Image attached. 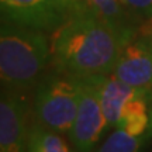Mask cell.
<instances>
[{
    "label": "cell",
    "mask_w": 152,
    "mask_h": 152,
    "mask_svg": "<svg viewBox=\"0 0 152 152\" xmlns=\"http://www.w3.org/2000/svg\"><path fill=\"white\" fill-rule=\"evenodd\" d=\"M128 41L93 11L75 14L52 37V65L76 79L111 75Z\"/></svg>",
    "instance_id": "6da1fadb"
},
{
    "label": "cell",
    "mask_w": 152,
    "mask_h": 152,
    "mask_svg": "<svg viewBox=\"0 0 152 152\" xmlns=\"http://www.w3.org/2000/svg\"><path fill=\"white\" fill-rule=\"evenodd\" d=\"M52 62V47L44 31L1 16L0 76L1 86L27 93L35 89Z\"/></svg>",
    "instance_id": "7a4b0ae2"
},
{
    "label": "cell",
    "mask_w": 152,
    "mask_h": 152,
    "mask_svg": "<svg viewBox=\"0 0 152 152\" xmlns=\"http://www.w3.org/2000/svg\"><path fill=\"white\" fill-rule=\"evenodd\" d=\"M34 90L35 121L59 134H68L77 113L80 79L54 69L39 79Z\"/></svg>",
    "instance_id": "3957f363"
},
{
    "label": "cell",
    "mask_w": 152,
    "mask_h": 152,
    "mask_svg": "<svg viewBox=\"0 0 152 152\" xmlns=\"http://www.w3.org/2000/svg\"><path fill=\"white\" fill-rule=\"evenodd\" d=\"M110 128L97 92L92 83L80 79V96L75 121L68 132L76 152H93L100 138Z\"/></svg>",
    "instance_id": "277c9868"
},
{
    "label": "cell",
    "mask_w": 152,
    "mask_h": 152,
    "mask_svg": "<svg viewBox=\"0 0 152 152\" xmlns=\"http://www.w3.org/2000/svg\"><path fill=\"white\" fill-rule=\"evenodd\" d=\"M26 93L1 86L0 152H27L30 128Z\"/></svg>",
    "instance_id": "5b68a950"
},
{
    "label": "cell",
    "mask_w": 152,
    "mask_h": 152,
    "mask_svg": "<svg viewBox=\"0 0 152 152\" xmlns=\"http://www.w3.org/2000/svg\"><path fill=\"white\" fill-rule=\"evenodd\" d=\"M1 16L18 24L55 33L69 20L58 0H0Z\"/></svg>",
    "instance_id": "8992f818"
},
{
    "label": "cell",
    "mask_w": 152,
    "mask_h": 152,
    "mask_svg": "<svg viewBox=\"0 0 152 152\" xmlns=\"http://www.w3.org/2000/svg\"><path fill=\"white\" fill-rule=\"evenodd\" d=\"M111 75L135 89L152 92V42L149 35L137 34L125 44Z\"/></svg>",
    "instance_id": "52a82bcc"
},
{
    "label": "cell",
    "mask_w": 152,
    "mask_h": 152,
    "mask_svg": "<svg viewBox=\"0 0 152 152\" xmlns=\"http://www.w3.org/2000/svg\"><path fill=\"white\" fill-rule=\"evenodd\" d=\"M83 80L92 83L93 87L96 89L103 113L109 121V125L114 128L118 124L121 111L127 102H130L131 99L137 97V96H141L144 93H148L147 90H140V89L127 85L113 75L94 76V77H89Z\"/></svg>",
    "instance_id": "ba28073f"
},
{
    "label": "cell",
    "mask_w": 152,
    "mask_h": 152,
    "mask_svg": "<svg viewBox=\"0 0 152 152\" xmlns=\"http://www.w3.org/2000/svg\"><path fill=\"white\" fill-rule=\"evenodd\" d=\"M87 3L96 16L118 30L125 38L132 39L140 34L144 20L132 13L121 0H87Z\"/></svg>",
    "instance_id": "9c48e42d"
},
{
    "label": "cell",
    "mask_w": 152,
    "mask_h": 152,
    "mask_svg": "<svg viewBox=\"0 0 152 152\" xmlns=\"http://www.w3.org/2000/svg\"><path fill=\"white\" fill-rule=\"evenodd\" d=\"M151 107L152 92L131 99L130 102H127L121 111L118 124L115 128H120L134 137L147 134L151 125Z\"/></svg>",
    "instance_id": "30bf717a"
},
{
    "label": "cell",
    "mask_w": 152,
    "mask_h": 152,
    "mask_svg": "<svg viewBox=\"0 0 152 152\" xmlns=\"http://www.w3.org/2000/svg\"><path fill=\"white\" fill-rule=\"evenodd\" d=\"M27 152H72L59 132L44 127L39 123L31 124Z\"/></svg>",
    "instance_id": "8fae6325"
},
{
    "label": "cell",
    "mask_w": 152,
    "mask_h": 152,
    "mask_svg": "<svg viewBox=\"0 0 152 152\" xmlns=\"http://www.w3.org/2000/svg\"><path fill=\"white\" fill-rule=\"evenodd\" d=\"M152 138V131L148 130L147 134L134 137L127 134L125 131L115 128L104 142L93 152H141Z\"/></svg>",
    "instance_id": "7c38bea8"
},
{
    "label": "cell",
    "mask_w": 152,
    "mask_h": 152,
    "mask_svg": "<svg viewBox=\"0 0 152 152\" xmlns=\"http://www.w3.org/2000/svg\"><path fill=\"white\" fill-rule=\"evenodd\" d=\"M144 21H152V0H121Z\"/></svg>",
    "instance_id": "4fadbf2b"
},
{
    "label": "cell",
    "mask_w": 152,
    "mask_h": 152,
    "mask_svg": "<svg viewBox=\"0 0 152 152\" xmlns=\"http://www.w3.org/2000/svg\"><path fill=\"white\" fill-rule=\"evenodd\" d=\"M58 3L65 9V11L71 17L75 16V14H82V13L92 11L87 0H58Z\"/></svg>",
    "instance_id": "5bb4252c"
},
{
    "label": "cell",
    "mask_w": 152,
    "mask_h": 152,
    "mask_svg": "<svg viewBox=\"0 0 152 152\" xmlns=\"http://www.w3.org/2000/svg\"><path fill=\"white\" fill-rule=\"evenodd\" d=\"M149 130L152 131V107H151V125H149Z\"/></svg>",
    "instance_id": "9a60e30c"
},
{
    "label": "cell",
    "mask_w": 152,
    "mask_h": 152,
    "mask_svg": "<svg viewBox=\"0 0 152 152\" xmlns=\"http://www.w3.org/2000/svg\"><path fill=\"white\" fill-rule=\"evenodd\" d=\"M148 35H149V39H151V42H152V31L149 34H148Z\"/></svg>",
    "instance_id": "2e32d148"
}]
</instances>
